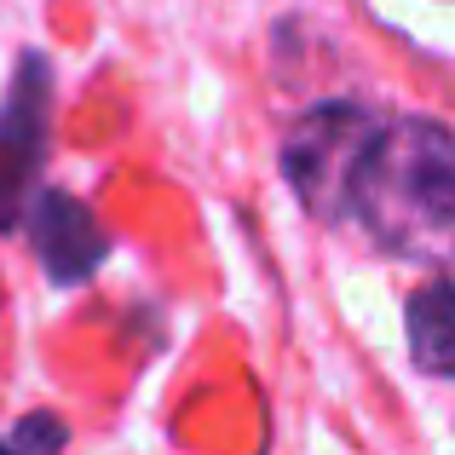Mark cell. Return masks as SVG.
<instances>
[{"instance_id": "6da1fadb", "label": "cell", "mask_w": 455, "mask_h": 455, "mask_svg": "<svg viewBox=\"0 0 455 455\" xmlns=\"http://www.w3.org/2000/svg\"><path fill=\"white\" fill-rule=\"evenodd\" d=\"M392 259L444 271L455 243V133L438 116H375L352 173L346 213Z\"/></svg>"}, {"instance_id": "7a4b0ae2", "label": "cell", "mask_w": 455, "mask_h": 455, "mask_svg": "<svg viewBox=\"0 0 455 455\" xmlns=\"http://www.w3.org/2000/svg\"><path fill=\"white\" fill-rule=\"evenodd\" d=\"M369 127H375V110H363L357 99H323V104H311L300 122L289 127V139H283L289 190L300 196V208L317 225H340L346 173H352Z\"/></svg>"}, {"instance_id": "3957f363", "label": "cell", "mask_w": 455, "mask_h": 455, "mask_svg": "<svg viewBox=\"0 0 455 455\" xmlns=\"http://www.w3.org/2000/svg\"><path fill=\"white\" fill-rule=\"evenodd\" d=\"M46 110H52V64L41 52H23L0 104V231H18L29 196L41 190Z\"/></svg>"}, {"instance_id": "277c9868", "label": "cell", "mask_w": 455, "mask_h": 455, "mask_svg": "<svg viewBox=\"0 0 455 455\" xmlns=\"http://www.w3.org/2000/svg\"><path fill=\"white\" fill-rule=\"evenodd\" d=\"M23 225H29V248L41 259L46 283L52 289H81V283L99 277V266L110 259V231L92 220V208L69 190H35L29 208H23Z\"/></svg>"}, {"instance_id": "5b68a950", "label": "cell", "mask_w": 455, "mask_h": 455, "mask_svg": "<svg viewBox=\"0 0 455 455\" xmlns=\"http://www.w3.org/2000/svg\"><path fill=\"white\" fill-rule=\"evenodd\" d=\"M403 334L421 375L444 380L455 369V306H450V271H427V283L403 306Z\"/></svg>"}, {"instance_id": "8992f818", "label": "cell", "mask_w": 455, "mask_h": 455, "mask_svg": "<svg viewBox=\"0 0 455 455\" xmlns=\"http://www.w3.org/2000/svg\"><path fill=\"white\" fill-rule=\"evenodd\" d=\"M64 438H69V427L41 410V415H23L12 438H0V455H58Z\"/></svg>"}]
</instances>
